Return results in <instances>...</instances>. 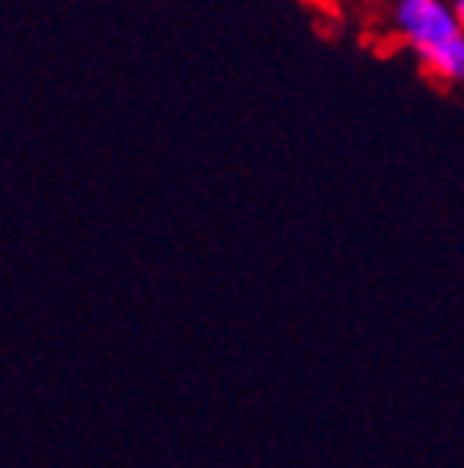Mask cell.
Masks as SVG:
<instances>
[{"instance_id": "cell-1", "label": "cell", "mask_w": 464, "mask_h": 468, "mask_svg": "<svg viewBox=\"0 0 464 468\" xmlns=\"http://www.w3.org/2000/svg\"><path fill=\"white\" fill-rule=\"evenodd\" d=\"M393 20L422 62L464 37L455 7H445L442 0H393Z\"/></svg>"}, {"instance_id": "cell-2", "label": "cell", "mask_w": 464, "mask_h": 468, "mask_svg": "<svg viewBox=\"0 0 464 468\" xmlns=\"http://www.w3.org/2000/svg\"><path fill=\"white\" fill-rule=\"evenodd\" d=\"M455 16H458V23H461V29H464V0H455Z\"/></svg>"}]
</instances>
